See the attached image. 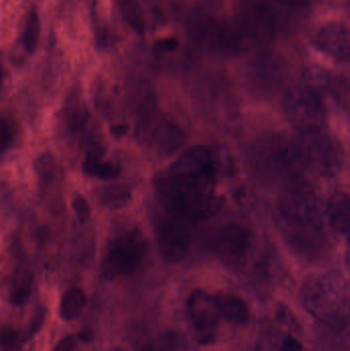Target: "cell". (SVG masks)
I'll return each instance as SVG.
<instances>
[{
  "label": "cell",
  "instance_id": "6da1fadb",
  "mask_svg": "<svg viewBox=\"0 0 350 351\" xmlns=\"http://www.w3.org/2000/svg\"><path fill=\"white\" fill-rule=\"evenodd\" d=\"M326 210L303 179L286 184L275 206L277 223L292 250L304 259H318L328 249Z\"/></svg>",
  "mask_w": 350,
  "mask_h": 351
},
{
  "label": "cell",
  "instance_id": "ba28073f",
  "mask_svg": "<svg viewBox=\"0 0 350 351\" xmlns=\"http://www.w3.org/2000/svg\"><path fill=\"white\" fill-rule=\"evenodd\" d=\"M146 253L147 243L141 231H127L111 243L101 264V271L109 280L129 276L139 268Z\"/></svg>",
  "mask_w": 350,
  "mask_h": 351
},
{
  "label": "cell",
  "instance_id": "5bb4252c",
  "mask_svg": "<svg viewBox=\"0 0 350 351\" xmlns=\"http://www.w3.org/2000/svg\"><path fill=\"white\" fill-rule=\"evenodd\" d=\"M236 22L240 32L254 40H264L275 32V18L271 10L255 0H245L240 3Z\"/></svg>",
  "mask_w": 350,
  "mask_h": 351
},
{
  "label": "cell",
  "instance_id": "cb8c5ba5",
  "mask_svg": "<svg viewBox=\"0 0 350 351\" xmlns=\"http://www.w3.org/2000/svg\"><path fill=\"white\" fill-rule=\"evenodd\" d=\"M88 119H90V112L86 107L75 106L68 111L66 123L70 131H79L86 125Z\"/></svg>",
  "mask_w": 350,
  "mask_h": 351
},
{
  "label": "cell",
  "instance_id": "f546056e",
  "mask_svg": "<svg viewBox=\"0 0 350 351\" xmlns=\"http://www.w3.org/2000/svg\"><path fill=\"white\" fill-rule=\"evenodd\" d=\"M45 311L41 308H39L35 313L34 317H33L32 321H31L30 325H29L28 334H27L28 337H32L40 329L41 325H42L43 321H45Z\"/></svg>",
  "mask_w": 350,
  "mask_h": 351
},
{
  "label": "cell",
  "instance_id": "44dd1931",
  "mask_svg": "<svg viewBox=\"0 0 350 351\" xmlns=\"http://www.w3.org/2000/svg\"><path fill=\"white\" fill-rule=\"evenodd\" d=\"M39 35H40V20H39L36 8H33L27 14L24 33H23V43L28 53H33L36 49Z\"/></svg>",
  "mask_w": 350,
  "mask_h": 351
},
{
  "label": "cell",
  "instance_id": "8fae6325",
  "mask_svg": "<svg viewBox=\"0 0 350 351\" xmlns=\"http://www.w3.org/2000/svg\"><path fill=\"white\" fill-rule=\"evenodd\" d=\"M186 223L170 213L156 223L155 239L158 251L168 263L180 262L188 252L190 232Z\"/></svg>",
  "mask_w": 350,
  "mask_h": 351
},
{
  "label": "cell",
  "instance_id": "9a60e30c",
  "mask_svg": "<svg viewBox=\"0 0 350 351\" xmlns=\"http://www.w3.org/2000/svg\"><path fill=\"white\" fill-rule=\"evenodd\" d=\"M316 45L341 63L350 64V28L339 23L325 25L316 34Z\"/></svg>",
  "mask_w": 350,
  "mask_h": 351
},
{
  "label": "cell",
  "instance_id": "3957f363",
  "mask_svg": "<svg viewBox=\"0 0 350 351\" xmlns=\"http://www.w3.org/2000/svg\"><path fill=\"white\" fill-rule=\"evenodd\" d=\"M156 193L166 212L186 222H199L214 216L221 206L215 192L205 191L162 176L155 182Z\"/></svg>",
  "mask_w": 350,
  "mask_h": 351
},
{
  "label": "cell",
  "instance_id": "1f68e13d",
  "mask_svg": "<svg viewBox=\"0 0 350 351\" xmlns=\"http://www.w3.org/2000/svg\"><path fill=\"white\" fill-rule=\"evenodd\" d=\"M177 45H178V41L176 39H164V40H160L158 43V49H162L164 51H172L173 49H176Z\"/></svg>",
  "mask_w": 350,
  "mask_h": 351
},
{
  "label": "cell",
  "instance_id": "ffe728a7",
  "mask_svg": "<svg viewBox=\"0 0 350 351\" xmlns=\"http://www.w3.org/2000/svg\"><path fill=\"white\" fill-rule=\"evenodd\" d=\"M118 8L123 20L138 34L145 32V16L136 0H118Z\"/></svg>",
  "mask_w": 350,
  "mask_h": 351
},
{
  "label": "cell",
  "instance_id": "30bf717a",
  "mask_svg": "<svg viewBox=\"0 0 350 351\" xmlns=\"http://www.w3.org/2000/svg\"><path fill=\"white\" fill-rule=\"evenodd\" d=\"M187 315L197 341L203 346L212 343L222 319L216 296L203 290H195L187 300Z\"/></svg>",
  "mask_w": 350,
  "mask_h": 351
},
{
  "label": "cell",
  "instance_id": "d6a6232c",
  "mask_svg": "<svg viewBox=\"0 0 350 351\" xmlns=\"http://www.w3.org/2000/svg\"><path fill=\"white\" fill-rule=\"evenodd\" d=\"M127 130V127L125 125H113V127L111 128V133H112L114 137H121V136L125 135Z\"/></svg>",
  "mask_w": 350,
  "mask_h": 351
},
{
  "label": "cell",
  "instance_id": "9c48e42d",
  "mask_svg": "<svg viewBox=\"0 0 350 351\" xmlns=\"http://www.w3.org/2000/svg\"><path fill=\"white\" fill-rule=\"evenodd\" d=\"M210 247L218 258L230 265H242L252 256L255 239L244 225L228 223L210 235Z\"/></svg>",
  "mask_w": 350,
  "mask_h": 351
},
{
  "label": "cell",
  "instance_id": "7a4b0ae2",
  "mask_svg": "<svg viewBox=\"0 0 350 351\" xmlns=\"http://www.w3.org/2000/svg\"><path fill=\"white\" fill-rule=\"evenodd\" d=\"M301 301L316 321L336 332L350 326V287L338 272L310 276L301 289Z\"/></svg>",
  "mask_w": 350,
  "mask_h": 351
},
{
  "label": "cell",
  "instance_id": "ac0fdd59",
  "mask_svg": "<svg viewBox=\"0 0 350 351\" xmlns=\"http://www.w3.org/2000/svg\"><path fill=\"white\" fill-rule=\"evenodd\" d=\"M104 156L105 149L102 146H92L82 164L84 174L96 176L104 180L113 179L121 174V168L118 166L111 162H103Z\"/></svg>",
  "mask_w": 350,
  "mask_h": 351
},
{
  "label": "cell",
  "instance_id": "484cf974",
  "mask_svg": "<svg viewBox=\"0 0 350 351\" xmlns=\"http://www.w3.org/2000/svg\"><path fill=\"white\" fill-rule=\"evenodd\" d=\"M72 206L75 210L76 217L79 222L84 223L90 219V208L88 200L82 194H76L72 200Z\"/></svg>",
  "mask_w": 350,
  "mask_h": 351
},
{
  "label": "cell",
  "instance_id": "83f0119b",
  "mask_svg": "<svg viewBox=\"0 0 350 351\" xmlns=\"http://www.w3.org/2000/svg\"><path fill=\"white\" fill-rule=\"evenodd\" d=\"M92 24H94L95 39H96L97 45L100 49H104L108 43V32L107 28L101 23L100 19L94 14L92 19Z\"/></svg>",
  "mask_w": 350,
  "mask_h": 351
},
{
  "label": "cell",
  "instance_id": "e0dca14e",
  "mask_svg": "<svg viewBox=\"0 0 350 351\" xmlns=\"http://www.w3.org/2000/svg\"><path fill=\"white\" fill-rule=\"evenodd\" d=\"M221 317L229 323L244 325L250 319V309L238 295L222 292L215 295Z\"/></svg>",
  "mask_w": 350,
  "mask_h": 351
},
{
  "label": "cell",
  "instance_id": "4316f807",
  "mask_svg": "<svg viewBox=\"0 0 350 351\" xmlns=\"http://www.w3.org/2000/svg\"><path fill=\"white\" fill-rule=\"evenodd\" d=\"M1 152L4 154L12 146L14 138V125L6 119L1 121Z\"/></svg>",
  "mask_w": 350,
  "mask_h": 351
},
{
  "label": "cell",
  "instance_id": "7c38bea8",
  "mask_svg": "<svg viewBox=\"0 0 350 351\" xmlns=\"http://www.w3.org/2000/svg\"><path fill=\"white\" fill-rule=\"evenodd\" d=\"M190 32L199 45L212 51L224 55H234L240 51V34L221 21L197 19L191 24Z\"/></svg>",
  "mask_w": 350,
  "mask_h": 351
},
{
  "label": "cell",
  "instance_id": "52a82bcc",
  "mask_svg": "<svg viewBox=\"0 0 350 351\" xmlns=\"http://www.w3.org/2000/svg\"><path fill=\"white\" fill-rule=\"evenodd\" d=\"M284 114L297 132L325 129L327 108L322 95L314 86H296L286 94Z\"/></svg>",
  "mask_w": 350,
  "mask_h": 351
},
{
  "label": "cell",
  "instance_id": "836d02e7",
  "mask_svg": "<svg viewBox=\"0 0 350 351\" xmlns=\"http://www.w3.org/2000/svg\"><path fill=\"white\" fill-rule=\"evenodd\" d=\"M283 4L289 6H301L305 3L306 0H279Z\"/></svg>",
  "mask_w": 350,
  "mask_h": 351
},
{
  "label": "cell",
  "instance_id": "4dcf8cb0",
  "mask_svg": "<svg viewBox=\"0 0 350 351\" xmlns=\"http://www.w3.org/2000/svg\"><path fill=\"white\" fill-rule=\"evenodd\" d=\"M279 351H303V344L296 338L288 336L282 344Z\"/></svg>",
  "mask_w": 350,
  "mask_h": 351
},
{
  "label": "cell",
  "instance_id": "8992f818",
  "mask_svg": "<svg viewBox=\"0 0 350 351\" xmlns=\"http://www.w3.org/2000/svg\"><path fill=\"white\" fill-rule=\"evenodd\" d=\"M221 172L222 162L218 152L209 146H195L174 162L168 174L189 185L215 191Z\"/></svg>",
  "mask_w": 350,
  "mask_h": 351
},
{
  "label": "cell",
  "instance_id": "277c9868",
  "mask_svg": "<svg viewBox=\"0 0 350 351\" xmlns=\"http://www.w3.org/2000/svg\"><path fill=\"white\" fill-rule=\"evenodd\" d=\"M253 162L258 174L268 179L285 180L286 184L303 179L305 168L294 138L265 136L255 144Z\"/></svg>",
  "mask_w": 350,
  "mask_h": 351
},
{
  "label": "cell",
  "instance_id": "2e32d148",
  "mask_svg": "<svg viewBox=\"0 0 350 351\" xmlns=\"http://www.w3.org/2000/svg\"><path fill=\"white\" fill-rule=\"evenodd\" d=\"M326 216L333 230L350 241V192L333 194L327 202Z\"/></svg>",
  "mask_w": 350,
  "mask_h": 351
},
{
  "label": "cell",
  "instance_id": "f1b7e54d",
  "mask_svg": "<svg viewBox=\"0 0 350 351\" xmlns=\"http://www.w3.org/2000/svg\"><path fill=\"white\" fill-rule=\"evenodd\" d=\"M77 336L68 335L58 342L53 351H74L77 343Z\"/></svg>",
  "mask_w": 350,
  "mask_h": 351
},
{
  "label": "cell",
  "instance_id": "4fadbf2b",
  "mask_svg": "<svg viewBox=\"0 0 350 351\" xmlns=\"http://www.w3.org/2000/svg\"><path fill=\"white\" fill-rule=\"evenodd\" d=\"M139 131L145 141L164 154H171L182 144L183 133L178 125L154 111L142 117Z\"/></svg>",
  "mask_w": 350,
  "mask_h": 351
},
{
  "label": "cell",
  "instance_id": "603a6c76",
  "mask_svg": "<svg viewBox=\"0 0 350 351\" xmlns=\"http://www.w3.org/2000/svg\"><path fill=\"white\" fill-rule=\"evenodd\" d=\"M131 197V192L125 186H112L107 187L101 192V199L106 206H123Z\"/></svg>",
  "mask_w": 350,
  "mask_h": 351
},
{
  "label": "cell",
  "instance_id": "7402d4cb",
  "mask_svg": "<svg viewBox=\"0 0 350 351\" xmlns=\"http://www.w3.org/2000/svg\"><path fill=\"white\" fill-rule=\"evenodd\" d=\"M32 291V276L28 274H21L14 278L10 292V302L14 306L26 304Z\"/></svg>",
  "mask_w": 350,
  "mask_h": 351
},
{
  "label": "cell",
  "instance_id": "5b68a950",
  "mask_svg": "<svg viewBox=\"0 0 350 351\" xmlns=\"http://www.w3.org/2000/svg\"><path fill=\"white\" fill-rule=\"evenodd\" d=\"M304 168L322 177H334L342 167L340 143L325 129L297 132L294 137Z\"/></svg>",
  "mask_w": 350,
  "mask_h": 351
},
{
  "label": "cell",
  "instance_id": "d4e9b609",
  "mask_svg": "<svg viewBox=\"0 0 350 351\" xmlns=\"http://www.w3.org/2000/svg\"><path fill=\"white\" fill-rule=\"evenodd\" d=\"M35 171L37 175L40 178L42 182H51L55 178V160H53L49 154H43L40 158H37L34 164Z\"/></svg>",
  "mask_w": 350,
  "mask_h": 351
},
{
  "label": "cell",
  "instance_id": "d6986e66",
  "mask_svg": "<svg viewBox=\"0 0 350 351\" xmlns=\"http://www.w3.org/2000/svg\"><path fill=\"white\" fill-rule=\"evenodd\" d=\"M86 304V296L79 288H71L66 291L60 303V315L64 321L75 319L84 311Z\"/></svg>",
  "mask_w": 350,
  "mask_h": 351
}]
</instances>
